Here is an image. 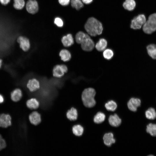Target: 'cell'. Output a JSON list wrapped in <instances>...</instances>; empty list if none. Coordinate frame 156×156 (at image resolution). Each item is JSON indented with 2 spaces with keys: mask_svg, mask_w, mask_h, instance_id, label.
<instances>
[{
  "mask_svg": "<svg viewBox=\"0 0 156 156\" xmlns=\"http://www.w3.org/2000/svg\"><path fill=\"white\" fill-rule=\"evenodd\" d=\"M84 28L88 33L92 36L101 34L103 30L102 23L93 17L89 18L88 19L85 25Z\"/></svg>",
  "mask_w": 156,
  "mask_h": 156,
  "instance_id": "cell-1",
  "label": "cell"
},
{
  "mask_svg": "<svg viewBox=\"0 0 156 156\" xmlns=\"http://www.w3.org/2000/svg\"><path fill=\"white\" fill-rule=\"evenodd\" d=\"M96 94L95 90L92 88L85 89L82 92L81 98L83 105L87 107H92L95 105L94 99Z\"/></svg>",
  "mask_w": 156,
  "mask_h": 156,
  "instance_id": "cell-2",
  "label": "cell"
},
{
  "mask_svg": "<svg viewBox=\"0 0 156 156\" xmlns=\"http://www.w3.org/2000/svg\"><path fill=\"white\" fill-rule=\"evenodd\" d=\"M143 30L146 34H150L156 30V13L150 15L143 25Z\"/></svg>",
  "mask_w": 156,
  "mask_h": 156,
  "instance_id": "cell-3",
  "label": "cell"
},
{
  "mask_svg": "<svg viewBox=\"0 0 156 156\" xmlns=\"http://www.w3.org/2000/svg\"><path fill=\"white\" fill-rule=\"evenodd\" d=\"M80 44L82 49L86 51H92L95 46L93 40L88 35L86 34L82 40Z\"/></svg>",
  "mask_w": 156,
  "mask_h": 156,
  "instance_id": "cell-4",
  "label": "cell"
},
{
  "mask_svg": "<svg viewBox=\"0 0 156 156\" xmlns=\"http://www.w3.org/2000/svg\"><path fill=\"white\" fill-rule=\"evenodd\" d=\"M146 18L145 15L140 14L134 17L131 20L130 27L134 29H139L146 22Z\"/></svg>",
  "mask_w": 156,
  "mask_h": 156,
  "instance_id": "cell-5",
  "label": "cell"
},
{
  "mask_svg": "<svg viewBox=\"0 0 156 156\" xmlns=\"http://www.w3.org/2000/svg\"><path fill=\"white\" fill-rule=\"evenodd\" d=\"M68 70L67 66L64 64H57L55 66L53 69V77L61 78Z\"/></svg>",
  "mask_w": 156,
  "mask_h": 156,
  "instance_id": "cell-6",
  "label": "cell"
},
{
  "mask_svg": "<svg viewBox=\"0 0 156 156\" xmlns=\"http://www.w3.org/2000/svg\"><path fill=\"white\" fill-rule=\"evenodd\" d=\"M17 41L19 44L20 48L24 51H28L30 47V42L29 39L26 37L20 36L17 39Z\"/></svg>",
  "mask_w": 156,
  "mask_h": 156,
  "instance_id": "cell-7",
  "label": "cell"
},
{
  "mask_svg": "<svg viewBox=\"0 0 156 156\" xmlns=\"http://www.w3.org/2000/svg\"><path fill=\"white\" fill-rule=\"evenodd\" d=\"M26 11L31 14L36 13L38 10V3L36 0H28L25 5Z\"/></svg>",
  "mask_w": 156,
  "mask_h": 156,
  "instance_id": "cell-8",
  "label": "cell"
},
{
  "mask_svg": "<svg viewBox=\"0 0 156 156\" xmlns=\"http://www.w3.org/2000/svg\"><path fill=\"white\" fill-rule=\"evenodd\" d=\"M28 118L31 124L35 126L39 124L42 120L41 114L36 110L30 113Z\"/></svg>",
  "mask_w": 156,
  "mask_h": 156,
  "instance_id": "cell-9",
  "label": "cell"
},
{
  "mask_svg": "<svg viewBox=\"0 0 156 156\" xmlns=\"http://www.w3.org/2000/svg\"><path fill=\"white\" fill-rule=\"evenodd\" d=\"M12 124V118L9 114L3 113L0 114V127L7 128Z\"/></svg>",
  "mask_w": 156,
  "mask_h": 156,
  "instance_id": "cell-10",
  "label": "cell"
},
{
  "mask_svg": "<svg viewBox=\"0 0 156 156\" xmlns=\"http://www.w3.org/2000/svg\"><path fill=\"white\" fill-rule=\"evenodd\" d=\"M27 87L29 91L31 92L36 91L40 88L39 81L36 78L30 79L27 84Z\"/></svg>",
  "mask_w": 156,
  "mask_h": 156,
  "instance_id": "cell-11",
  "label": "cell"
},
{
  "mask_svg": "<svg viewBox=\"0 0 156 156\" xmlns=\"http://www.w3.org/2000/svg\"><path fill=\"white\" fill-rule=\"evenodd\" d=\"M140 100L138 98H132L128 102L127 105L129 109L131 111L135 112L137 108L140 106Z\"/></svg>",
  "mask_w": 156,
  "mask_h": 156,
  "instance_id": "cell-12",
  "label": "cell"
},
{
  "mask_svg": "<svg viewBox=\"0 0 156 156\" xmlns=\"http://www.w3.org/2000/svg\"><path fill=\"white\" fill-rule=\"evenodd\" d=\"M26 104L27 107L29 109L36 110L39 107L40 103L36 99L31 98L27 101Z\"/></svg>",
  "mask_w": 156,
  "mask_h": 156,
  "instance_id": "cell-13",
  "label": "cell"
},
{
  "mask_svg": "<svg viewBox=\"0 0 156 156\" xmlns=\"http://www.w3.org/2000/svg\"><path fill=\"white\" fill-rule=\"evenodd\" d=\"M67 118L69 120L74 121L76 120L78 117V112L76 109L73 107L68 109L66 113Z\"/></svg>",
  "mask_w": 156,
  "mask_h": 156,
  "instance_id": "cell-14",
  "label": "cell"
},
{
  "mask_svg": "<svg viewBox=\"0 0 156 156\" xmlns=\"http://www.w3.org/2000/svg\"><path fill=\"white\" fill-rule=\"evenodd\" d=\"M61 42L63 45L66 47L71 46L74 43L73 38L70 34L63 36L62 38Z\"/></svg>",
  "mask_w": 156,
  "mask_h": 156,
  "instance_id": "cell-15",
  "label": "cell"
},
{
  "mask_svg": "<svg viewBox=\"0 0 156 156\" xmlns=\"http://www.w3.org/2000/svg\"><path fill=\"white\" fill-rule=\"evenodd\" d=\"M109 124L112 126L117 127L119 126L121 123V120L116 114L111 115L108 119Z\"/></svg>",
  "mask_w": 156,
  "mask_h": 156,
  "instance_id": "cell-16",
  "label": "cell"
},
{
  "mask_svg": "<svg viewBox=\"0 0 156 156\" xmlns=\"http://www.w3.org/2000/svg\"><path fill=\"white\" fill-rule=\"evenodd\" d=\"M103 139L105 144L108 146H110L115 142L113 134L112 133H105L103 136Z\"/></svg>",
  "mask_w": 156,
  "mask_h": 156,
  "instance_id": "cell-17",
  "label": "cell"
},
{
  "mask_svg": "<svg viewBox=\"0 0 156 156\" xmlns=\"http://www.w3.org/2000/svg\"><path fill=\"white\" fill-rule=\"evenodd\" d=\"M22 92L19 88H16L10 94L11 100L14 102H17L20 100L22 96Z\"/></svg>",
  "mask_w": 156,
  "mask_h": 156,
  "instance_id": "cell-18",
  "label": "cell"
},
{
  "mask_svg": "<svg viewBox=\"0 0 156 156\" xmlns=\"http://www.w3.org/2000/svg\"><path fill=\"white\" fill-rule=\"evenodd\" d=\"M59 55L61 60L64 62L69 61L71 59V55L70 52L67 49H62L59 52Z\"/></svg>",
  "mask_w": 156,
  "mask_h": 156,
  "instance_id": "cell-19",
  "label": "cell"
},
{
  "mask_svg": "<svg viewBox=\"0 0 156 156\" xmlns=\"http://www.w3.org/2000/svg\"><path fill=\"white\" fill-rule=\"evenodd\" d=\"M107 44V42L105 39L101 38L96 44L95 47L98 51H102L106 49Z\"/></svg>",
  "mask_w": 156,
  "mask_h": 156,
  "instance_id": "cell-20",
  "label": "cell"
},
{
  "mask_svg": "<svg viewBox=\"0 0 156 156\" xmlns=\"http://www.w3.org/2000/svg\"><path fill=\"white\" fill-rule=\"evenodd\" d=\"M73 134L75 136L79 137L82 135L83 133L84 129L81 125L76 124L73 125L72 128Z\"/></svg>",
  "mask_w": 156,
  "mask_h": 156,
  "instance_id": "cell-21",
  "label": "cell"
},
{
  "mask_svg": "<svg viewBox=\"0 0 156 156\" xmlns=\"http://www.w3.org/2000/svg\"><path fill=\"white\" fill-rule=\"evenodd\" d=\"M135 5V2L134 0H126L123 4L124 8L130 11L133 10Z\"/></svg>",
  "mask_w": 156,
  "mask_h": 156,
  "instance_id": "cell-22",
  "label": "cell"
},
{
  "mask_svg": "<svg viewBox=\"0 0 156 156\" xmlns=\"http://www.w3.org/2000/svg\"><path fill=\"white\" fill-rule=\"evenodd\" d=\"M149 56L153 59H156V45L150 44L146 47Z\"/></svg>",
  "mask_w": 156,
  "mask_h": 156,
  "instance_id": "cell-23",
  "label": "cell"
},
{
  "mask_svg": "<svg viewBox=\"0 0 156 156\" xmlns=\"http://www.w3.org/2000/svg\"><path fill=\"white\" fill-rule=\"evenodd\" d=\"M25 4V0H13V6L16 10H22Z\"/></svg>",
  "mask_w": 156,
  "mask_h": 156,
  "instance_id": "cell-24",
  "label": "cell"
},
{
  "mask_svg": "<svg viewBox=\"0 0 156 156\" xmlns=\"http://www.w3.org/2000/svg\"><path fill=\"white\" fill-rule=\"evenodd\" d=\"M146 117L148 119L154 120L156 118V112L153 107H150L146 110L145 112Z\"/></svg>",
  "mask_w": 156,
  "mask_h": 156,
  "instance_id": "cell-25",
  "label": "cell"
},
{
  "mask_svg": "<svg viewBox=\"0 0 156 156\" xmlns=\"http://www.w3.org/2000/svg\"><path fill=\"white\" fill-rule=\"evenodd\" d=\"M105 118V115L103 113L99 112L94 116L93 120L95 123L100 124L104 121Z\"/></svg>",
  "mask_w": 156,
  "mask_h": 156,
  "instance_id": "cell-26",
  "label": "cell"
},
{
  "mask_svg": "<svg viewBox=\"0 0 156 156\" xmlns=\"http://www.w3.org/2000/svg\"><path fill=\"white\" fill-rule=\"evenodd\" d=\"M146 131L153 136H156V124L150 123L147 125Z\"/></svg>",
  "mask_w": 156,
  "mask_h": 156,
  "instance_id": "cell-27",
  "label": "cell"
},
{
  "mask_svg": "<svg viewBox=\"0 0 156 156\" xmlns=\"http://www.w3.org/2000/svg\"><path fill=\"white\" fill-rule=\"evenodd\" d=\"M106 109L108 111H114L117 107V104L114 101L110 100L108 101L105 104Z\"/></svg>",
  "mask_w": 156,
  "mask_h": 156,
  "instance_id": "cell-28",
  "label": "cell"
},
{
  "mask_svg": "<svg viewBox=\"0 0 156 156\" xmlns=\"http://www.w3.org/2000/svg\"><path fill=\"white\" fill-rule=\"evenodd\" d=\"M114 55V52L111 49H105L103 51V56L104 58L106 60L111 59L113 57Z\"/></svg>",
  "mask_w": 156,
  "mask_h": 156,
  "instance_id": "cell-29",
  "label": "cell"
},
{
  "mask_svg": "<svg viewBox=\"0 0 156 156\" xmlns=\"http://www.w3.org/2000/svg\"><path fill=\"white\" fill-rule=\"evenodd\" d=\"M71 4L72 7L77 10L80 9L83 6L81 0H71Z\"/></svg>",
  "mask_w": 156,
  "mask_h": 156,
  "instance_id": "cell-30",
  "label": "cell"
},
{
  "mask_svg": "<svg viewBox=\"0 0 156 156\" xmlns=\"http://www.w3.org/2000/svg\"><path fill=\"white\" fill-rule=\"evenodd\" d=\"M86 34V33L82 31H79L76 34L75 36V40L77 43L80 44Z\"/></svg>",
  "mask_w": 156,
  "mask_h": 156,
  "instance_id": "cell-31",
  "label": "cell"
},
{
  "mask_svg": "<svg viewBox=\"0 0 156 156\" xmlns=\"http://www.w3.org/2000/svg\"><path fill=\"white\" fill-rule=\"evenodd\" d=\"M54 23L58 27H62L63 25V22L62 20L60 18L58 17L55 18Z\"/></svg>",
  "mask_w": 156,
  "mask_h": 156,
  "instance_id": "cell-32",
  "label": "cell"
},
{
  "mask_svg": "<svg viewBox=\"0 0 156 156\" xmlns=\"http://www.w3.org/2000/svg\"><path fill=\"white\" fill-rule=\"evenodd\" d=\"M6 146V142L0 134V151L5 148Z\"/></svg>",
  "mask_w": 156,
  "mask_h": 156,
  "instance_id": "cell-33",
  "label": "cell"
},
{
  "mask_svg": "<svg viewBox=\"0 0 156 156\" xmlns=\"http://www.w3.org/2000/svg\"><path fill=\"white\" fill-rule=\"evenodd\" d=\"M60 4L63 6H66L69 3L70 0H58Z\"/></svg>",
  "mask_w": 156,
  "mask_h": 156,
  "instance_id": "cell-34",
  "label": "cell"
},
{
  "mask_svg": "<svg viewBox=\"0 0 156 156\" xmlns=\"http://www.w3.org/2000/svg\"><path fill=\"white\" fill-rule=\"evenodd\" d=\"M11 0H0V3L3 5H6L9 3Z\"/></svg>",
  "mask_w": 156,
  "mask_h": 156,
  "instance_id": "cell-35",
  "label": "cell"
},
{
  "mask_svg": "<svg viewBox=\"0 0 156 156\" xmlns=\"http://www.w3.org/2000/svg\"><path fill=\"white\" fill-rule=\"evenodd\" d=\"M83 3L86 4H89L91 3L93 0H81Z\"/></svg>",
  "mask_w": 156,
  "mask_h": 156,
  "instance_id": "cell-36",
  "label": "cell"
},
{
  "mask_svg": "<svg viewBox=\"0 0 156 156\" xmlns=\"http://www.w3.org/2000/svg\"><path fill=\"white\" fill-rule=\"evenodd\" d=\"M4 101V99L3 96L1 94H0V103H3Z\"/></svg>",
  "mask_w": 156,
  "mask_h": 156,
  "instance_id": "cell-37",
  "label": "cell"
},
{
  "mask_svg": "<svg viewBox=\"0 0 156 156\" xmlns=\"http://www.w3.org/2000/svg\"><path fill=\"white\" fill-rule=\"evenodd\" d=\"M2 60L0 59V68H1L2 65Z\"/></svg>",
  "mask_w": 156,
  "mask_h": 156,
  "instance_id": "cell-38",
  "label": "cell"
}]
</instances>
